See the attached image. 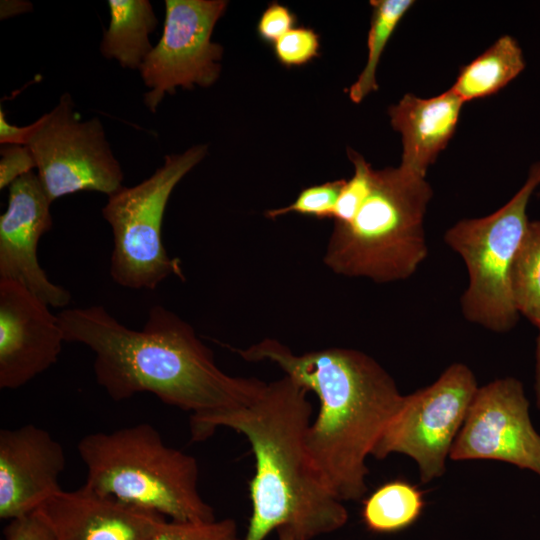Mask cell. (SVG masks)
<instances>
[{
  "label": "cell",
  "mask_w": 540,
  "mask_h": 540,
  "mask_svg": "<svg viewBox=\"0 0 540 540\" xmlns=\"http://www.w3.org/2000/svg\"><path fill=\"white\" fill-rule=\"evenodd\" d=\"M62 445L45 429L25 424L0 430V518L12 520L37 510L62 490Z\"/></svg>",
  "instance_id": "cell-14"
},
{
  "label": "cell",
  "mask_w": 540,
  "mask_h": 540,
  "mask_svg": "<svg viewBox=\"0 0 540 540\" xmlns=\"http://www.w3.org/2000/svg\"><path fill=\"white\" fill-rule=\"evenodd\" d=\"M0 155L1 190L36 168L34 156L26 145H2Z\"/></svg>",
  "instance_id": "cell-26"
},
{
  "label": "cell",
  "mask_w": 540,
  "mask_h": 540,
  "mask_svg": "<svg viewBox=\"0 0 540 540\" xmlns=\"http://www.w3.org/2000/svg\"><path fill=\"white\" fill-rule=\"evenodd\" d=\"M319 51L320 36L309 27H294L273 44L277 61L287 68L308 64Z\"/></svg>",
  "instance_id": "cell-25"
},
{
  "label": "cell",
  "mask_w": 540,
  "mask_h": 540,
  "mask_svg": "<svg viewBox=\"0 0 540 540\" xmlns=\"http://www.w3.org/2000/svg\"><path fill=\"white\" fill-rule=\"evenodd\" d=\"M524 67L521 48L515 39L505 35L463 66L450 89L463 102L486 97L506 86Z\"/></svg>",
  "instance_id": "cell-18"
},
{
  "label": "cell",
  "mask_w": 540,
  "mask_h": 540,
  "mask_svg": "<svg viewBox=\"0 0 540 540\" xmlns=\"http://www.w3.org/2000/svg\"><path fill=\"white\" fill-rule=\"evenodd\" d=\"M277 540H305L298 537L293 531L288 528H279L276 530Z\"/></svg>",
  "instance_id": "cell-32"
},
{
  "label": "cell",
  "mask_w": 540,
  "mask_h": 540,
  "mask_svg": "<svg viewBox=\"0 0 540 540\" xmlns=\"http://www.w3.org/2000/svg\"><path fill=\"white\" fill-rule=\"evenodd\" d=\"M511 291L519 315L540 329V221H529L516 252Z\"/></svg>",
  "instance_id": "cell-20"
},
{
  "label": "cell",
  "mask_w": 540,
  "mask_h": 540,
  "mask_svg": "<svg viewBox=\"0 0 540 540\" xmlns=\"http://www.w3.org/2000/svg\"><path fill=\"white\" fill-rule=\"evenodd\" d=\"M2 540H55L53 532L37 511L9 521Z\"/></svg>",
  "instance_id": "cell-28"
},
{
  "label": "cell",
  "mask_w": 540,
  "mask_h": 540,
  "mask_svg": "<svg viewBox=\"0 0 540 540\" xmlns=\"http://www.w3.org/2000/svg\"><path fill=\"white\" fill-rule=\"evenodd\" d=\"M463 103L449 89L428 99L408 93L389 108L391 125L402 135L400 169L425 178L428 167L453 136Z\"/></svg>",
  "instance_id": "cell-16"
},
{
  "label": "cell",
  "mask_w": 540,
  "mask_h": 540,
  "mask_svg": "<svg viewBox=\"0 0 540 540\" xmlns=\"http://www.w3.org/2000/svg\"><path fill=\"white\" fill-rule=\"evenodd\" d=\"M206 152L205 145H197L182 154L166 155L150 177L108 197L102 215L113 233L110 275L115 283L154 290L168 277L185 279L181 260L165 249L162 224L174 188Z\"/></svg>",
  "instance_id": "cell-7"
},
{
  "label": "cell",
  "mask_w": 540,
  "mask_h": 540,
  "mask_svg": "<svg viewBox=\"0 0 540 540\" xmlns=\"http://www.w3.org/2000/svg\"><path fill=\"white\" fill-rule=\"evenodd\" d=\"M88 488L172 521L216 519L199 491L195 457L167 445L149 423L84 436L77 445Z\"/></svg>",
  "instance_id": "cell-5"
},
{
  "label": "cell",
  "mask_w": 540,
  "mask_h": 540,
  "mask_svg": "<svg viewBox=\"0 0 540 540\" xmlns=\"http://www.w3.org/2000/svg\"><path fill=\"white\" fill-rule=\"evenodd\" d=\"M37 126V121L28 126L10 124L3 109H0V143L1 145H26Z\"/></svg>",
  "instance_id": "cell-29"
},
{
  "label": "cell",
  "mask_w": 540,
  "mask_h": 540,
  "mask_svg": "<svg viewBox=\"0 0 540 540\" xmlns=\"http://www.w3.org/2000/svg\"><path fill=\"white\" fill-rule=\"evenodd\" d=\"M431 198L425 178L399 167L374 170L354 217L334 223L325 265L338 275L376 283L410 278L428 255L424 216Z\"/></svg>",
  "instance_id": "cell-4"
},
{
  "label": "cell",
  "mask_w": 540,
  "mask_h": 540,
  "mask_svg": "<svg viewBox=\"0 0 540 540\" xmlns=\"http://www.w3.org/2000/svg\"><path fill=\"white\" fill-rule=\"evenodd\" d=\"M37 511L55 540H149L167 521L160 513L85 485L74 491L61 490Z\"/></svg>",
  "instance_id": "cell-15"
},
{
  "label": "cell",
  "mask_w": 540,
  "mask_h": 540,
  "mask_svg": "<svg viewBox=\"0 0 540 540\" xmlns=\"http://www.w3.org/2000/svg\"><path fill=\"white\" fill-rule=\"evenodd\" d=\"M449 458L502 461L540 477V435L521 381L505 377L478 387Z\"/></svg>",
  "instance_id": "cell-11"
},
{
  "label": "cell",
  "mask_w": 540,
  "mask_h": 540,
  "mask_svg": "<svg viewBox=\"0 0 540 540\" xmlns=\"http://www.w3.org/2000/svg\"><path fill=\"white\" fill-rule=\"evenodd\" d=\"M370 29L368 32L367 62L358 79L349 88L354 103L361 102L378 88L376 70L384 48L402 17L414 4L412 0H373Z\"/></svg>",
  "instance_id": "cell-21"
},
{
  "label": "cell",
  "mask_w": 540,
  "mask_h": 540,
  "mask_svg": "<svg viewBox=\"0 0 540 540\" xmlns=\"http://www.w3.org/2000/svg\"><path fill=\"white\" fill-rule=\"evenodd\" d=\"M26 146L50 201L80 191L108 197L119 191L124 174L106 139L101 121L82 120L69 93L37 120Z\"/></svg>",
  "instance_id": "cell-9"
},
{
  "label": "cell",
  "mask_w": 540,
  "mask_h": 540,
  "mask_svg": "<svg viewBox=\"0 0 540 540\" xmlns=\"http://www.w3.org/2000/svg\"><path fill=\"white\" fill-rule=\"evenodd\" d=\"M109 25L105 30L100 52L115 59L123 68L140 69L153 45L150 34L158 19L148 0H110Z\"/></svg>",
  "instance_id": "cell-17"
},
{
  "label": "cell",
  "mask_w": 540,
  "mask_h": 540,
  "mask_svg": "<svg viewBox=\"0 0 540 540\" xmlns=\"http://www.w3.org/2000/svg\"><path fill=\"white\" fill-rule=\"evenodd\" d=\"M227 6L225 0L165 1L161 38L139 69L150 89L144 103L151 112L177 87H208L218 79L223 47L211 36Z\"/></svg>",
  "instance_id": "cell-10"
},
{
  "label": "cell",
  "mask_w": 540,
  "mask_h": 540,
  "mask_svg": "<svg viewBox=\"0 0 540 540\" xmlns=\"http://www.w3.org/2000/svg\"><path fill=\"white\" fill-rule=\"evenodd\" d=\"M249 362L278 366L320 402L306 434L309 460L340 501L367 492V458L398 411L402 395L392 376L371 356L350 348L294 353L276 339L231 348Z\"/></svg>",
  "instance_id": "cell-3"
},
{
  "label": "cell",
  "mask_w": 540,
  "mask_h": 540,
  "mask_svg": "<svg viewBox=\"0 0 540 540\" xmlns=\"http://www.w3.org/2000/svg\"><path fill=\"white\" fill-rule=\"evenodd\" d=\"M57 316L65 342L94 352L96 381L114 401L147 392L199 416L246 404L266 385L223 372L193 327L161 305L150 308L142 330L128 328L100 305Z\"/></svg>",
  "instance_id": "cell-1"
},
{
  "label": "cell",
  "mask_w": 540,
  "mask_h": 540,
  "mask_svg": "<svg viewBox=\"0 0 540 540\" xmlns=\"http://www.w3.org/2000/svg\"><path fill=\"white\" fill-rule=\"evenodd\" d=\"M348 157L354 164V174L345 182L336 202L332 219L334 223L349 222L370 192L374 169L355 151L348 149Z\"/></svg>",
  "instance_id": "cell-23"
},
{
  "label": "cell",
  "mask_w": 540,
  "mask_h": 540,
  "mask_svg": "<svg viewBox=\"0 0 540 540\" xmlns=\"http://www.w3.org/2000/svg\"><path fill=\"white\" fill-rule=\"evenodd\" d=\"M425 507L423 492L401 479L379 486L363 502L362 520L372 532L395 533L412 526Z\"/></svg>",
  "instance_id": "cell-19"
},
{
  "label": "cell",
  "mask_w": 540,
  "mask_h": 540,
  "mask_svg": "<svg viewBox=\"0 0 540 540\" xmlns=\"http://www.w3.org/2000/svg\"><path fill=\"white\" fill-rule=\"evenodd\" d=\"M540 185V163L534 164L518 192L500 209L463 219L444 234L445 243L464 261L468 284L460 305L466 320L504 333L518 322L511 291L513 261L529 220L527 206Z\"/></svg>",
  "instance_id": "cell-6"
},
{
  "label": "cell",
  "mask_w": 540,
  "mask_h": 540,
  "mask_svg": "<svg viewBox=\"0 0 540 540\" xmlns=\"http://www.w3.org/2000/svg\"><path fill=\"white\" fill-rule=\"evenodd\" d=\"M540 330V329H539ZM536 363H535V397L538 409L540 410V332L536 341Z\"/></svg>",
  "instance_id": "cell-31"
},
{
  "label": "cell",
  "mask_w": 540,
  "mask_h": 540,
  "mask_svg": "<svg viewBox=\"0 0 540 540\" xmlns=\"http://www.w3.org/2000/svg\"><path fill=\"white\" fill-rule=\"evenodd\" d=\"M296 22V15L287 6L273 2L263 11L256 31L263 42L273 45L293 29Z\"/></svg>",
  "instance_id": "cell-27"
},
{
  "label": "cell",
  "mask_w": 540,
  "mask_h": 540,
  "mask_svg": "<svg viewBox=\"0 0 540 540\" xmlns=\"http://www.w3.org/2000/svg\"><path fill=\"white\" fill-rule=\"evenodd\" d=\"M478 387L467 365L451 364L431 385L404 396L372 456L403 454L417 463L421 482L440 478Z\"/></svg>",
  "instance_id": "cell-8"
},
{
  "label": "cell",
  "mask_w": 540,
  "mask_h": 540,
  "mask_svg": "<svg viewBox=\"0 0 540 540\" xmlns=\"http://www.w3.org/2000/svg\"><path fill=\"white\" fill-rule=\"evenodd\" d=\"M345 182V179H338L307 187L298 194L291 204L268 210L265 212V216L275 219L289 213H296L320 219H332L336 202Z\"/></svg>",
  "instance_id": "cell-22"
},
{
  "label": "cell",
  "mask_w": 540,
  "mask_h": 540,
  "mask_svg": "<svg viewBox=\"0 0 540 540\" xmlns=\"http://www.w3.org/2000/svg\"><path fill=\"white\" fill-rule=\"evenodd\" d=\"M307 393L284 375L266 383L246 404L190 416L193 441L205 440L224 427L244 435L251 445L252 513L242 540H265L283 527L311 540L341 529L348 521L343 502L325 487L309 460L306 434L312 405Z\"/></svg>",
  "instance_id": "cell-2"
},
{
  "label": "cell",
  "mask_w": 540,
  "mask_h": 540,
  "mask_svg": "<svg viewBox=\"0 0 540 540\" xmlns=\"http://www.w3.org/2000/svg\"><path fill=\"white\" fill-rule=\"evenodd\" d=\"M29 7H31L29 2L1 1V18L3 19L26 12Z\"/></svg>",
  "instance_id": "cell-30"
},
{
  "label": "cell",
  "mask_w": 540,
  "mask_h": 540,
  "mask_svg": "<svg viewBox=\"0 0 540 540\" xmlns=\"http://www.w3.org/2000/svg\"><path fill=\"white\" fill-rule=\"evenodd\" d=\"M22 284L0 279V388L17 389L54 365L65 342L58 316Z\"/></svg>",
  "instance_id": "cell-12"
},
{
  "label": "cell",
  "mask_w": 540,
  "mask_h": 540,
  "mask_svg": "<svg viewBox=\"0 0 540 540\" xmlns=\"http://www.w3.org/2000/svg\"><path fill=\"white\" fill-rule=\"evenodd\" d=\"M231 518L205 522L166 521L149 540H242Z\"/></svg>",
  "instance_id": "cell-24"
},
{
  "label": "cell",
  "mask_w": 540,
  "mask_h": 540,
  "mask_svg": "<svg viewBox=\"0 0 540 540\" xmlns=\"http://www.w3.org/2000/svg\"><path fill=\"white\" fill-rule=\"evenodd\" d=\"M51 204L33 171L10 185L7 209L0 217V279L16 281L49 306L62 308L71 295L49 280L37 256L40 238L53 225Z\"/></svg>",
  "instance_id": "cell-13"
}]
</instances>
